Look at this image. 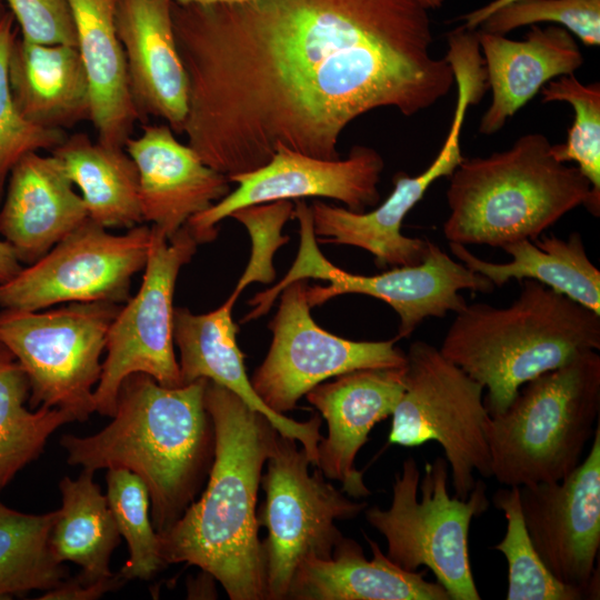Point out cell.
<instances>
[{"label":"cell","mask_w":600,"mask_h":600,"mask_svg":"<svg viewBox=\"0 0 600 600\" xmlns=\"http://www.w3.org/2000/svg\"><path fill=\"white\" fill-rule=\"evenodd\" d=\"M293 213V201L284 199L243 207L230 214L246 227L252 243L248 266L229 296L231 301L236 303L243 289L253 282L274 280L273 257L289 241V236L282 234V228Z\"/></svg>","instance_id":"obj_37"},{"label":"cell","mask_w":600,"mask_h":600,"mask_svg":"<svg viewBox=\"0 0 600 600\" xmlns=\"http://www.w3.org/2000/svg\"><path fill=\"white\" fill-rule=\"evenodd\" d=\"M30 386L12 352L0 342V491L42 452L49 437L74 421L58 408L26 407Z\"/></svg>","instance_id":"obj_30"},{"label":"cell","mask_w":600,"mask_h":600,"mask_svg":"<svg viewBox=\"0 0 600 600\" xmlns=\"http://www.w3.org/2000/svg\"><path fill=\"white\" fill-rule=\"evenodd\" d=\"M120 308L92 301L49 310H0V342L27 374L31 409L58 408L78 421L94 412L101 356Z\"/></svg>","instance_id":"obj_9"},{"label":"cell","mask_w":600,"mask_h":600,"mask_svg":"<svg viewBox=\"0 0 600 600\" xmlns=\"http://www.w3.org/2000/svg\"><path fill=\"white\" fill-rule=\"evenodd\" d=\"M1 16V14H0Z\"/></svg>","instance_id":"obj_45"},{"label":"cell","mask_w":600,"mask_h":600,"mask_svg":"<svg viewBox=\"0 0 600 600\" xmlns=\"http://www.w3.org/2000/svg\"><path fill=\"white\" fill-rule=\"evenodd\" d=\"M23 264L19 261L12 247L4 240H0V284L12 279Z\"/></svg>","instance_id":"obj_40"},{"label":"cell","mask_w":600,"mask_h":600,"mask_svg":"<svg viewBox=\"0 0 600 600\" xmlns=\"http://www.w3.org/2000/svg\"><path fill=\"white\" fill-rule=\"evenodd\" d=\"M8 78L14 107L27 121L63 130L90 120L89 84L76 46L17 37Z\"/></svg>","instance_id":"obj_26"},{"label":"cell","mask_w":600,"mask_h":600,"mask_svg":"<svg viewBox=\"0 0 600 600\" xmlns=\"http://www.w3.org/2000/svg\"><path fill=\"white\" fill-rule=\"evenodd\" d=\"M294 202L293 218L299 221L300 244L296 261L286 277L274 287L256 294L250 301L249 317L259 319L267 313L289 283L299 279H321L328 286H308L309 306H320L334 297L360 293L389 304L399 317L396 338H409L427 318H443L458 312L467 302L459 293L468 289L492 292L494 286L486 277L454 261L441 248L429 241L422 260L412 266L394 267L388 271L361 276L347 272L327 260L318 248L310 206L303 199Z\"/></svg>","instance_id":"obj_8"},{"label":"cell","mask_w":600,"mask_h":600,"mask_svg":"<svg viewBox=\"0 0 600 600\" xmlns=\"http://www.w3.org/2000/svg\"><path fill=\"white\" fill-rule=\"evenodd\" d=\"M540 22L560 24L586 46L600 44V0H516L487 17L479 28L506 36Z\"/></svg>","instance_id":"obj_36"},{"label":"cell","mask_w":600,"mask_h":600,"mask_svg":"<svg viewBox=\"0 0 600 600\" xmlns=\"http://www.w3.org/2000/svg\"><path fill=\"white\" fill-rule=\"evenodd\" d=\"M508 307L466 304L456 312L441 354L487 389L489 416L519 389L578 354L600 349V314L531 279Z\"/></svg>","instance_id":"obj_4"},{"label":"cell","mask_w":600,"mask_h":600,"mask_svg":"<svg viewBox=\"0 0 600 600\" xmlns=\"http://www.w3.org/2000/svg\"><path fill=\"white\" fill-rule=\"evenodd\" d=\"M298 443L277 431L261 476L266 499L257 517L268 531L262 541L267 600L287 599L303 559H330L343 537L336 521L353 519L367 507L334 488L320 468L309 473L311 461Z\"/></svg>","instance_id":"obj_11"},{"label":"cell","mask_w":600,"mask_h":600,"mask_svg":"<svg viewBox=\"0 0 600 600\" xmlns=\"http://www.w3.org/2000/svg\"><path fill=\"white\" fill-rule=\"evenodd\" d=\"M171 7L172 0H118L114 26L140 122L160 118L181 134L189 82L176 43Z\"/></svg>","instance_id":"obj_20"},{"label":"cell","mask_w":600,"mask_h":600,"mask_svg":"<svg viewBox=\"0 0 600 600\" xmlns=\"http://www.w3.org/2000/svg\"><path fill=\"white\" fill-rule=\"evenodd\" d=\"M93 473L83 468L77 479L62 478V504L49 536L53 558L80 566L78 577L86 581L113 574L109 561L120 537L107 496L93 481Z\"/></svg>","instance_id":"obj_29"},{"label":"cell","mask_w":600,"mask_h":600,"mask_svg":"<svg viewBox=\"0 0 600 600\" xmlns=\"http://www.w3.org/2000/svg\"><path fill=\"white\" fill-rule=\"evenodd\" d=\"M409 457L396 473L389 509L370 507L366 519L387 541L386 556L401 569L432 571L450 600H480L469 558L471 521L489 508L483 481L466 500L448 490L449 464L442 457L426 462L423 477Z\"/></svg>","instance_id":"obj_7"},{"label":"cell","mask_w":600,"mask_h":600,"mask_svg":"<svg viewBox=\"0 0 600 600\" xmlns=\"http://www.w3.org/2000/svg\"><path fill=\"white\" fill-rule=\"evenodd\" d=\"M406 360V388L391 416L388 441L402 447L440 444L454 496L466 500L477 481L474 472L491 477L484 388L429 342H412Z\"/></svg>","instance_id":"obj_10"},{"label":"cell","mask_w":600,"mask_h":600,"mask_svg":"<svg viewBox=\"0 0 600 600\" xmlns=\"http://www.w3.org/2000/svg\"><path fill=\"white\" fill-rule=\"evenodd\" d=\"M599 412L597 350L531 379L486 422L491 477L506 487L560 481L580 464Z\"/></svg>","instance_id":"obj_6"},{"label":"cell","mask_w":600,"mask_h":600,"mask_svg":"<svg viewBox=\"0 0 600 600\" xmlns=\"http://www.w3.org/2000/svg\"><path fill=\"white\" fill-rule=\"evenodd\" d=\"M307 279L282 289L278 310L269 322L272 341L250 381L261 401L284 414L298 400L330 378L360 369L402 368L406 352L386 341H353L322 329L311 317Z\"/></svg>","instance_id":"obj_15"},{"label":"cell","mask_w":600,"mask_h":600,"mask_svg":"<svg viewBox=\"0 0 600 600\" xmlns=\"http://www.w3.org/2000/svg\"><path fill=\"white\" fill-rule=\"evenodd\" d=\"M124 149L138 169L142 219L168 240L231 191L229 177L178 141L168 124H143Z\"/></svg>","instance_id":"obj_19"},{"label":"cell","mask_w":600,"mask_h":600,"mask_svg":"<svg viewBox=\"0 0 600 600\" xmlns=\"http://www.w3.org/2000/svg\"><path fill=\"white\" fill-rule=\"evenodd\" d=\"M4 1L20 27L22 39L77 47L74 22L67 0Z\"/></svg>","instance_id":"obj_38"},{"label":"cell","mask_w":600,"mask_h":600,"mask_svg":"<svg viewBox=\"0 0 600 600\" xmlns=\"http://www.w3.org/2000/svg\"><path fill=\"white\" fill-rule=\"evenodd\" d=\"M234 302L227 299L208 313L196 314L174 307L173 342L179 350L182 386L198 379L220 384L240 397L252 409L266 416L282 436L297 440L317 467L321 417L297 421L269 409L256 393L244 367V354L237 342L239 327L232 320Z\"/></svg>","instance_id":"obj_21"},{"label":"cell","mask_w":600,"mask_h":600,"mask_svg":"<svg viewBox=\"0 0 600 600\" xmlns=\"http://www.w3.org/2000/svg\"><path fill=\"white\" fill-rule=\"evenodd\" d=\"M427 8L437 9L440 8L444 0H420Z\"/></svg>","instance_id":"obj_43"},{"label":"cell","mask_w":600,"mask_h":600,"mask_svg":"<svg viewBox=\"0 0 600 600\" xmlns=\"http://www.w3.org/2000/svg\"><path fill=\"white\" fill-rule=\"evenodd\" d=\"M151 228L122 234L86 220L48 253L0 284V308L43 310L60 303L109 301L123 304L134 274L144 269Z\"/></svg>","instance_id":"obj_14"},{"label":"cell","mask_w":600,"mask_h":600,"mask_svg":"<svg viewBox=\"0 0 600 600\" xmlns=\"http://www.w3.org/2000/svg\"><path fill=\"white\" fill-rule=\"evenodd\" d=\"M207 379L169 388L146 373L121 383L111 422L99 432L64 434L60 444L71 466L123 468L146 483L158 533L167 531L194 501L214 457V427L207 410Z\"/></svg>","instance_id":"obj_3"},{"label":"cell","mask_w":600,"mask_h":600,"mask_svg":"<svg viewBox=\"0 0 600 600\" xmlns=\"http://www.w3.org/2000/svg\"><path fill=\"white\" fill-rule=\"evenodd\" d=\"M541 100L567 102L574 110V119L567 141L551 144L561 162L573 161L591 184L592 194L600 200V84H584L574 74L558 77L540 90Z\"/></svg>","instance_id":"obj_34"},{"label":"cell","mask_w":600,"mask_h":600,"mask_svg":"<svg viewBox=\"0 0 600 600\" xmlns=\"http://www.w3.org/2000/svg\"><path fill=\"white\" fill-rule=\"evenodd\" d=\"M372 558L361 546L342 537L330 559L308 557L296 568L287 599L296 600H450L423 571H407L393 563L378 543L364 536Z\"/></svg>","instance_id":"obj_24"},{"label":"cell","mask_w":600,"mask_h":600,"mask_svg":"<svg viewBox=\"0 0 600 600\" xmlns=\"http://www.w3.org/2000/svg\"><path fill=\"white\" fill-rule=\"evenodd\" d=\"M583 461L560 481L519 487L524 524L548 570L599 599L600 423Z\"/></svg>","instance_id":"obj_16"},{"label":"cell","mask_w":600,"mask_h":600,"mask_svg":"<svg viewBox=\"0 0 600 600\" xmlns=\"http://www.w3.org/2000/svg\"><path fill=\"white\" fill-rule=\"evenodd\" d=\"M57 510L31 514L0 501V599L34 590H50L67 579L68 571L49 549Z\"/></svg>","instance_id":"obj_31"},{"label":"cell","mask_w":600,"mask_h":600,"mask_svg":"<svg viewBox=\"0 0 600 600\" xmlns=\"http://www.w3.org/2000/svg\"><path fill=\"white\" fill-rule=\"evenodd\" d=\"M494 507L503 512L507 522L503 538L493 548L508 563L507 600H583L581 589L559 581L544 566L529 537L520 504L519 487L498 489L492 497Z\"/></svg>","instance_id":"obj_32"},{"label":"cell","mask_w":600,"mask_h":600,"mask_svg":"<svg viewBox=\"0 0 600 600\" xmlns=\"http://www.w3.org/2000/svg\"><path fill=\"white\" fill-rule=\"evenodd\" d=\"M7 182L0 234L23 266L42 258L89 219L81 196L52 153H27Z\"/></svg>","instance_id":"obj_22"},{"label":"cell","mask_w":600,"mask_h":600,"mask_svg":"<svg viewBox=\"0 0 600 600\" xmlns=\"http://www.w3.org/2000/svg\"><path fill=\"white\" fill-rule=\"evenodd\" d=\"M67 1L89 84L90 121L97 131V141L124 148L140 118L131 97L124 52L114 26L118 0Z\"/></svg>","instance_id":"obj_25"},{"label":"cell","mask_w":600,"mask_h":600,"mask_svg":"<svg viewBox=\"0 0 600 600\" xmlns=\"http://www.w3.org/2000/svg\"><path fill=\"white\" fill-rule=\"evenodd\" d=\"M151 228L144 273L108 330L106 358L93 392L94 411L112 417L122 381L146 373L164 387L182 386L173 349V294L181 268L194 256L198 242L183 226L169 240Z\"/></svg>","instance_id":"obj_12"},{"label":"cell","mask_w":600,"mask_h":600,"mask_svg":"<svg viewBox=\"0 0 600 600\" xmlns=\"http://www.w3.org/2000/svg\"><path fill=\"white\" fill-rule=\"evenodd\" d=\"M126 582L120 574L100 579L97 581H86L76 578H67L59 586L47 590L41 600H93L104 593L112 591Z\"/></svg>","instance_id":"obj_39"},{"label":"cell","mask_w":600,"mask_h":600,"mask_svg":"<svg viewBox=\"0 0 600 600\" xmlns=\"http://www.w3.org/2000/svg\"><path fill=\"white\" fill-rule=\"evenodd\" d=\"M106 479L108 503L129 549L119 574L126 581L148 580L167 567L151 520L148 488L140 477L123 468L108 469Z\"/></svg>","instance_id":"obj_33"},{"label":"cell","mask_w":600,"mask_h":600,"mask_svg":"<svg viewBox=\"0 0 600 600\" xmlns=\"http://www.w3.org/2000/svg\"><path fill=\"white\" fill-rule=\"evenodd\" d=\"M204 401L214 427V457L204 491L164 532L163 561L199 567L231 600H267L257 498L278 431L229 389L208 381Z\"/></svg>","instance_id":"obj_2"},{"label":"cell","mask_w":600,"mask_h":600,"mask_svg":"<svg viewBox=\"0 0 600 600\" xmlns=\"http://www.w3.org/2000/svg\"><path fill=\"white\" fill-rule=\"evenodd\" d=\"M457 87L453 118L446 140L431 164L416 177L398 172L390 196L371 211L354 212L314 200L312 226L321 242L352 246L373 256L380 269L419 263L428 240L402 234V221L423 198L430 186L449 177L464 159L460 137L468 109L479 103L488 89L484 66L473 54H459L451 60Z\"/></svg>","instance_id":"obj_13"},{"label":"cell","mask_w":600,"mask_h":600,"mask_svg":"<svg viewBox=\"0 0 600 600\" xmlns=\"http://www.w3.org/2000/svg\"><path fill=\"white\" fill-rule=\"evenodd\" d=\"M513 1L516 0H493L481 8L468 12L461 17L463 21L462 27L468 30H478L487 17Z\"/></svg>","instance_id":"obj_41"},{"label":"cell","mask_w":600,"mask_h":600,"mask_svg":"<svg viewBox=\"0 0 600 600\" xmlns=\"http://www.w3.org/2000/svg\"><path fill=\"white\" fill-rule=\"evenodd\" d=\"M429 10L420 0H172L188 146L229 179L266 166L278 146L340 159L358 117H411L456 84L431 52Z\"/></svg>","instance_id":"obj_1"},{"label":"cell","mask_w":600,"mask_h":600,"mask_svg":"<svg viewBox=\"0 0 600 600\" xmlns=\"http://www.w3.org/2000/svg\"><path fill=\"white\" fill-rule=\"evenodd\" d=\"M492 99L483 113L479 132L492 134L526 106L549 82L574 74L583 54L574 36L560 26L532 24L526 38L476 30Z\"/></svg>","instance_id":"obj_23"},{"label":"cell","mask_w":600,"mask_h":600,"mask_svg":"<svg viewBox=\"0 0 600 600\" xmlns=\"http://www.w3.org/2000/svg\"><path fill=\"white\" fill-rule=\"evenodd\" d=\"M3 12H4V10H3V7H2L1 1H0V14H2Z\"/></svg>","instance_id":"obj_44"},{"label":"cell","mask_w":600,"mask_h":600,"mask_svg":"<svg viewBox=\"0 0 600 600\" xmlns=\"http://www.w3.org/2000/svg\"><path fill=\"white\" fill-rule=\"evenodd\" d=\"M566 163L556 159L541 133L521 136L488 157L464 158L449 176L446 239L502 249L540 238L579 206L599 216L600 200L590 182L578 167Z\"/></svg>","instance_id":"obj_5"},{"label":"cell","mask_w":600,"mask_h":600,"mask_svg":"<svg viewBox=\"0 0 600 600\" xmlns=\"http://www.w3.org/2000/svg\"><path fill=\"white\" fill-rule=\"evenodd\" d=\"M402 368L360 369L322 382L306 393L328 424L318 446V463L327 479L341 483L350 498L371 494L356 457L373 427L392 416L404 392Z\"/></svg>","instance_id":"obj_18"},{"label":"cell","mask_w":600,"mask_h":600,"mask_svg":"<svg viewBox=\"0 0 600 600\" xmlns=\"http://www.w3.org/2000/svg\"><path fill=\"white\" fill-rule=\"evenodd\" d=\"M383 169L382 156L367 146H353L346 159L338 160L278 146L266 166L231 177L237 189L192 217L187 227L198 243L210 242L218 236L217 224L240 208L307 197L338 200L351 211L363 212L379 203Z\"/></svg>","instance_id":"obj_17"},{"label":"cell","mask_w":600,"mask_h":600,"mask_svg":"<svg viewBox=\"0 0 600 600\" xmlns=\"http://www.w3.org/2000/svg\"><path fill=\"white\" fill-rule=\"evenodd\" d=\"M11 11L0 16V200L13 166L27 153L53 150L67 138L63 130L27 121L11 98L8 78L10 51L18 32Z\"/></svg>","instance_id":"obj_35"},{"label":"cell","mask_w":600,"mask_h":600,"mask_svg":"<svg viewBox=\"0 0 600 600\" xmlns=\"http://www.w3.org/2000/svg\"><path fill=\"white\" fill-rule=\"evenodd\" d=\"M449 244L461 263L493 286L531 279L600 314V271L589 259L579 232L567 239L551 234L510 243L502 248L512 258L504 263L480 259L463 244Z\"/></svg>","instance_id":"obj_27"},{"label":"cell","mask_w":600,"mask_h":600,"mask_svg":"<svg viewBox=\"0 0 600 600\" xmlns=\"http://www.w3.org/2000/svg\"><path fill=\"white\" fill-rule=\"evenodd\" d=\"M50 152L79 188L89 219L107 229H130L143 222L138 169L124 148L74 133Z\"/></svg>","instance_id":"obj_28"},{"label":"cell","mask_w":600,"mask_h":600,"mask_svg":"<svg viewBox=\"0 0 600 600\" xmlns=\"http://www.w3.org/2000/svg\"><path fill=\"white\" fill-rule=\"evenodd\" d=\"M177 3L180 4H230V3H239L244 2L249 0H173Z\"/></svg>","instance_id":"obj_42"}]
</instances>
